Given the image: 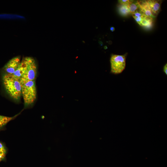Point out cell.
<instances>
[{"label": "cell", "mask_w": 167, "mask_h": 167, "mask_svg": "<svg viewBox=\"0 0 167 167\" xmlns=\"http://www.w3.org/2000/svg\"><path fill=\"white\" fill-rule=\"evenodd\" d=\"M19 114H17L12 117L0 115V130L4 129L9 122L16 118Z\"/></svg>", "instance_id": "cell-9"}, {"label": "cell", "mask_w": 167, "mask_h": 167, "mask_svg": "<svg viewBox=\"0 0 167 167\" xmlns=\"http://www.w3.org/2000/svg\"><path fill=\"white\" fill-rule=\"evenodd\" d=\"M35 62L34 58L26 57L21 60L19 66L15 73L12 75L14 77L20 79L25 74L31 65Z\"/></svg>", "instance_id": "cell-4"}, {"label": "cell", "mask_w": 167, "mask_h": 167, "mask_svg": "<svg viewBox=\"0 0 167 167\" xmlns=\"http://www.w3.org/2000/svg\"><path fill=\"white\" fill-rule=\"evenodd\" d=\"M104 48L105 49H107V47L106 46H105L104 47Z\"/></svg>", "instance_id": "cell-18"}, {"label": "cell", "mask_w": 167, "mask_h": 167, "mask_svg": "<svg viewBox=\"0 0 167 167\" xmlns=\"http://www.w3.org/2000/svg\"><path fill=\"white\" fill-rule=\"evenodd\" d=\"M119 11L121 15L123 16H126L130 14L128 5L120 4L119 7Z\"/></svg>", "instance_id": "cell-13"}, {"label": "cell", "mask_w": 167, "mask_h": 167, "mask_svg": "<svg viewBox=\"0 0 167 167\" xmlns=\"http://www.w3.org/2000/svg\"><path fill=\"white\" fill-rule=\"evenodd\" d=\"M163 71L165 74V75H167V64L166 63L164 65L163 68Z\"/></svg>", "instance_id": "cell-15"}, {"label": "cell", "mask_w": 167, "mask_h": 167, "mask_svg": "<svg viewBox=\"0 0 167 167\" xmlns=\"http://www.w3.org/2000/svg\"><path fill=\"white\" fill-rule=\"evenodd\" d=\"M99 43L101 45H102L103 44V43L101 41L99 42Z\"/></svg>", "instance_id": "cell-17"}, {"label": "cell", "mask_w": 167, "mask_h": 167, "mask_svg": "<svg viewBox=\"0 0 167 167\" xmlns=\"http://www.w3.org/2000/svg\"><path fill=\"white\" fill-rule=\"evenodd\" d=\"M37 72V65L35 61L31 65L25 74L20 79L22 87L29 81H35Z\"/></svg>", "instance_id": "cell-5"}, {"label": "cell", "mask_w": 167, "mask_h": 167, "mask_svg": "<svg viewBox=\"0 0 167 167\" xmlns=\"http://www.w3.org/2000/svg\"><path fill=\"white\" fill-rule=\"evenodd\" d=\"M128 8L130 14H132L139 9V6L138 1H131L128 5Z\"/></svg>", "instance_id": "cell-10"}, {"label": "cell", "mask_w": 167, "mask_h": 167, "mask_svg": "<svg viewBox=\"0 0 167 167\" xmlns=\"http://www.w3.org/2000/svg\"><path fill=\"white\" fill-rule=\"evenodd\" d=\"M110 30L112 32H113L115 31V28L113 27H111L110 28Z\"/></svg>", "instance_id": "cell-16"}, {"label": "cell", "mask_w": 167, "mask_h": 167, "mask_svg": "<svg viewBox=\"0 0 167 167\" xmlns=\"http://www.w3.org/2000/svg\"><path fill=\"white\" fill-rule=\"evenodd\" d=\"M152 21L153 19L144 16L141 20L140 26L149 28L152 25Z\"/></svg>", "instance_id": "cell-12"}, {"label": "cell", "mask_w": 167, "mask_h": 167, "mask_svg": "<svg viewBox=\"0 0 167 167\" xmlns=\"http://www.w3.org/2000/svg\"><path fill=\"white\" fill-rule=\"evenodd\" d=\"M21 92L25 107L32 105L37 98V90L35 81H29L25 84L22 87Z\"/></svg>", "instance_id": "cell-2"}, {"label": "cell", "mask_w": 167, "mask_h": 167, "mask_svg": "<svg viewBox=\"0 0 167 167\" xmlns=\"http://www.w3.org/2000/svg\"><path fill=\"white\" fill-rule=\"evenodd\" d=\"M8 152L5 144L0 141V162L4 160Z\"/></svg>", "instance_id": "cell-11"}, {"label": "cell", "mask_w": 167, "mask_h": 167, "mask_svg": "<svg viewBox=\"0 0 167 167\" xmlns=\"http://www.w3.org/2000/svg\"><path fill=\"white\" fill-rule=\"evenodd\" d=\"M147 1L152 15L155 18L156 17L160 11L162 1L155 0H149Z\"/></svg>", "instance_id": "cell-7"}, {"label": "cell", "mask_w": 167, "mask_h": 167, "mask_svg": "<svg viewBox=\"0 0 167 167\" xmlns=\"http://www.w3.org/2000/svg\"><path fill=\"white\" fill-rule=\"evenodd\" d=\"M20 56L14 57L7 63L3 68L4 74L13 75L18 69L21 63Z\"/></svg>", "instance_id": "cell-6"}, {"label": "cell", "mask_w": 167, "mask_h": 167, "mask_svg": "<svg viewBox=\"0 0 167 167\" xmlns=\"http://www.w3.org/2000/svg\"><path fill=\"white\" fill-rule=\"evenodd\" d=\"M131 1L129 0H120L118 2L120 4L128 5Z\"/></svg>", "instance_id": "cell-14"}, {"label": "cell", "mask_w": 167, "mask_h": 167, "mask_svg": "<svg viewBox=\"0 0 167 167\" xmlns=\"http://www.w3.org/2000/svg\"><path fill=\"white\" fill-rule=\"evenodd\" d=\"M139 3V11L144 15L153 19L155 17L152 15L149 9L147 1H138Z\"/></svg>", "instance_id": "cell-8"}, {"label": "cell", "mask_w": 167, "mask_h": 167, "mask_svg": "<svg viewBox=\"0 0 167 167\" xmlns=\"http://www.w3.org/2000/svg\"><path fill=\"white\" fill-rule=\"evenodd\" d=\"M111 73L118 75L125 70L126 66V57L125 55H112L110 59Z\"/></svg>", "instance_id": "cell-3"}, {"label": "cell", "mask_w": 167, "mask_h": 167, "mask_svg": "<svg viewBox=\"0 0 167 167\" xmlns=\"http://www.w3.org/2000/svg\"><path fill=\"white\" fill-rule=\"evenodd\" d=\"M2 79L7 93L14 100H19L22 96V86L20 79L12 75L4 73Z\"/></svg>", "instance_id": "cell-1"}]
</instances>
